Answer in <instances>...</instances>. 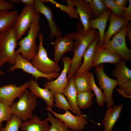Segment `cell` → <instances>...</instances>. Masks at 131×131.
Listing matches in <instances>:
<instances>
[{
    "label": "cell",
    "instance_id": "obj_36",
    "mask_svg": "<svg viewBox=\"0 0 131 131\" xmlns=\"http://www.w3.org/2000/svg\"><path fill=\"white\" fill-rule=\"evenodd\" d=\"M128 5L124 9L120 16L124 20L128 21H131V0H129Z\"/></svg>",
    "mask_w": 131,
    "mask_h": 131
},
{
    "label": "cell",
    "instance_id": "obj_34",
    "mask_svg": "<svg viewBox=\"0 0 131 131\" xmlns=\"http://www.w3.org/2000/svg\"><path fill=\"white\" fill-rule=\"evenodd\" d=\"M12 115L11 112L10 107L0 101V130L2 127L3 122L9 121Z\"/></svg>",
    "mask_w": 131,
    "mask_h": 131
},
{
    "label": "cell",
    "instance_id": "obj_6",
    "mask_svg": "<svg viewBox=\"0 0 131 131\" xmlns=\"http://www.w3.org/2000/svg\"><path fill=\"white\" fill-rule=\"evenodd\" d=\"M40 13L33 6L25 5L16 18L14 26L17 41L20 40L30 28L31 24L39 22Z\"/></svg>",
    "mask_w": 131,
    "mask_h": 131
},
{
    "label": "cell",
    "instance_id": "obj_25",
    "mask_svg": "<svg viewBox=\"0 0 131 131\" xmlns=\"http://www.w3.org/2000/svg\"><path fill=\"white\" fill-rule=\"evenodd\" d=\"M112 72V76L116 78L118 85L122 84L131 79V70L127 66L125 60L122 59L115 65Z\"/></svg>",
    "mask_w": 131,
    "mask_h": 131
},
{
    "label": "cell",
    "instance_id": "obj_38",
    "mask_svg": "<svg viewBox=\"0 0 131 131\" xmlns=\"http://www.w3.org/2000/svg\"><path fill=\"white\" fill-rule=\"evenodd\" d=\"M13 7L14 4L7 0H0V11L11 10Z\"/></svg>",
    "mask_w": 131,
    "mask_h": 131
},
{
    "label": "cell",
    "instance_id": "obj_4",
    "mask_svg": "<svg viewBox=\"0 0 131 131\" xmlns=\"http://www.w3.org/2000/svg\"><path fill=\"white\" fill-rule=\"evenodd\" d=\"M17 41L14 27L0 33V53L2 57L0 67L7 62L12 66L14 65Z\"/></svg>",
    "mask_w": 131,
    "mask_h": 131
},
{
    "label": "cell",
    "instance_id": "obj_39",
    "mask_svg": "<svg viewBox=\"0 0 131 131\" xmlns=\"http://www.w3.org/2000/svg\"><path fill=\"white\" fill-rule=\"evenodd\" d=\"M116 4L119 7L123 9H125L126 7L127 0H114Z\"/></svg>",
    "mask_w": 131,
    "mask_h": 131
},
{
    "label": "cell",
    "instance_id": "obj_2",
    "mask_svg": "<svg viewBox=\"0 0 131 131\" xmlns=\"http://www.w3.org/2000/svg\"><path fill=\"white\" fill-rule=\"evenodd\" d=\"M38 98L26 89L18 100L10 106L11 112L18 119L26 121L32 118L33 111L35 108Z\"/></svg>",
    "mask_w": 131,
    "mask_h": 131
},
{
    "label": "cell",
    "instance_id": "obj_9",
    "mask_svg": "<svg viewBox=\"0 0 131 131\" xmlns=\"http://www.w3.org/2000/svg\"><path fill=\"white\" fill-rule=\"evenodd\" d=\"M17 69H21L24 72L30 74L37 81L39 78L43 77L49 81H52L53 79L57 78L60 74L59 73H57L46 74L41 73L33 65L31 61L25 59L19 53L16 54L15 64L8 68V71L12 72Z\"/></svg>",
    "mask_w": 131,
    "mask_h": 131
},
{
    "label": "cell",
    "instance_id": "obj_5",
    "mask_svg": "<svg viewBox=\"0 0 131 131\" xmlns=\"http://www.w3.org/2000/svg\"><path fill=\"white\" fill-rule=\"evenodd\" d=\"M41 29L39 22L32 23L28 31L27 35L18 42L19 47L16 50V54H20L25 59L31 61L38 49L36 43L37 37Z\"/></svg>",
    "mask_w": 131,
    "mask_h": 131
},
{
    "label": "cell",
    "instance_id": "obj_42",
    "mask_svg": "<svg viewBox=\"0 0 131 131\" xmlns=\"http://www.w3.org/2000/svg\"><path fill=\"white\" fill-rule=\"evenodd\" d=\"M116 90L121 96L125 98H131V96L127 95L123 91L119 89L116 88Z\"/></svg>",
    "mask_w": 131,
    "mask_h": 131
},
{
    "label": "cell",
    "instance_id": "obj_37",
    "mask_svg": "<svg viewBox=\"0 0 131 131\" xmlns=\"http://www.w3.org/2000/svg\"><path fill=\"white\" fill-rule=\"evenodd\" d=\"M119 87V89L127 95L131 96V79L123 83Z\"/></svg>",
    "mask_w": 131,
    "mask_h": 131
},
{
    "label": "cell",
    "instance_id": "obj_18",
    "mask_svg": "<svg viewBox=\"0 0 131 131\" xmlns=\"http://www.w3.org/2000/svg\"><path fill=\"white\" fill-rule=\"evenodd\" d=\"M29 88L30 91L37 98L45 101L47 107L52 109L54 106V93L46 88H41L37 81L31 79L29 81Z\"/></svg>",
    "mask_w": 131,
    "mask_h": 131
},
{
    "label": "cell",
    "instance_id": "obj_32",
    "mask_svg": "<svg viewBox=\"0 0 131 131\" xmlns=\"http://www.w3.org/2000/svg\"><path fill=\"white\" fill-rule=\"evenodd\" d=\"M41 0L44 3L49 2L55 5L56 7L60 8L63 11L67 12L69 16L72 18L77 19L79 18L77 11L73 7L61 5L52 0Z\"/></svg>",
    "mask_w": 131,
    "mask_h": 131
},
{
    "label": "cell",
    "instance_id": "obj_3",
    "mask_svg": "<svg viewBox=\"0 0 131 131\" xmlns=\"http://www.w3.org/2000/svg\"><path fill=\"white\" fill-rule=\"evenodd\" d=\"M39 44L37 52L31 60V63L36 69L41 73L49 74L59 73L61 70L58 64L48 57L46 50L43 46V34L38 35Z\"/></svg>",
    "mask_w": 131,
    "mask_h": 131
},
{
    "label": "cell",
    "instance_id": "obj_31",
    "mask_svg": "<svg viewBox=\"0 0 131 131\" xmlns=\"http://www.w3.org/2000/svg\"><path fill=\"white\" fill-rule=\"evenodd\" d=\"M93 9L95 18L102 15L108 8L102 0H87Z\"/></svg>",
    "mask_w": 131,
    "mask_h": 131
},
{
    "label": "cell",
    "instance_id": "obj_26",
    "mask_svg": "<svg viewBox=\"0 0 131 131\" xmlns=\"http://www.w3.org/2000/svg\"><path fill=\"white\" fill-rule=\"evenodd\" d=\"M86 77L90 89L93 91L96 96L98 105L101 106H103L106 103L105 97L101 90L97 85L93 73L91 72L87 73Z\"/></svg>",
    "mask_w": 131,
    "mask_h": 131
},
{
    "label": "cell",
    "instance_id": "obj_15",
    "mask_svg": "<svg viewBox=\"0 0 131 131\" xmlns=\"http://www.w3.org/2000/svg\"><path fill=\"white\" fill-rule=\"evenodd\" d=\"M123 59L116 53L104 49L97 44L96 46L93 66L104 63H109L115 65Z\"/></svg>",
    "mask_w": 131,
    "mask_h": 131
},
{
    "label": "cell",
    "instance_id": "obj_10",
    "mask_svg": "<svg viewBox=\"0 0 131 131\" xmlns=\"http://www.w3.org/2000/svg\"><path fill=\"white\" fill-rule=\"evenodd\" d=\"M71 59L69 57H65L62 58L63 68L58 77L54 80L49 81L44 84L45 88L51 91L54 93L63 94L69 82L67 75L71 65Z\"/></svg>",
    "mask_w": 131,
    "mask_h": 131
},
{
    "label": "cell",
    "instance_id": "obj_27",
    "mask_svg": "<svg viewBox=\"0 0 131 131\" xmlns=\"http://www.w3.org/2000/svg\"><path fill=\"white\" fill-rule=\"evenodd\" d=\"M94 94L91 90L77 93L76 102L78 107L81 109H85L92 104Z\"/></svg>",
    "mask_w": 131,
    "mask_h": 131
},
{
    "label": "cell",
    "instance_id": "obj_16",
    "mask_svg": "<svg viewBox=\"0 0 131 131\" xmlns=\"http://www.w3.org/2000/svg\"><path fill=\"white\" fill-rule=\"evenodd\" d=\"M51 43L54 49V61L57 64L65 53L73 50V41L66 34L56 37L55 41Z\"/></svg>",
    "mask_w": 131,
    "mask_h": 131
},
{
    "label": "cell",
    "instance_id": "obj_17",
    "mask_svg": "<svg viewBox=\"0 0 131 131\" xmlns=\"http://www.w3.org/2000/svg\"><path fill=\"white\" fill-rule=\"evenodd\" d=\"M99 38L98 33L96 39L90 43L86 49L83 56V62L76 71L74 75L87 73L91 69L93 66L95 49Z\"/></svg>",
    "mask_w": 131,
    "mask_h": 131
},
{
    "label": "cell",
    "instance_id": "obj_11",
    "mask_svg": "<svg viewBox=\"0 0 131 131\" xmlns=\"http://www.w3.org/2000/svg\"><path fill=\"white\" fill-rule=\"evenodd\" d=\"M46 108L51 112L56 118L62 121L72 130L81 131L88 123L86 116L83 114L79 116L74 115L68 110L66 111L64 114H59L50 108L47 107Z\"/></svg>",
    "mask_w": 131,
    "mask_h": 131
},
{
    "label": "cell",
    "instance_id": "obj_14",
    "mask_svg": "<svg viewBox=\"0 0 131 131\" xmlns=\"http://www.w3.org/2000/svg\"><path fill=\"white\" fill-rule=\"evenodd\" d=\"M33 6L39 13L43 15L46 18L50 30V36L51 41L53 37L61 36V31L59 29L53 19V13L51 9L46 5L41 0H35Z\"/></svg>",
    "mask_w": 131,
    "mask_h": 131
},
{
    "label": "cell",
    "instance_id": "obj_30",
    "mask_svg": "<svg viewBox=\"0 0 131 131\" xmlns=\"http://www.w3.org/2000/svg\"><path fill=\"white\" fill-rule=\"evenodd\" d=\"M54 100L55 101L54 106L66 111L70 110L73 113L69 102L63 94L54 93Z\"/></svg>",
    "mask_w": 131,
    "mask_h": 131
},
{
    "label": "cell",
    "instance_id": "obj_22",
    "mask_svg": "<svg viewBox=\"0 0 131 131\" xmlns=\"http://www.w3.org/2000/svg\"><path fill=\"white\" fill-rule=\"evenodd\" d=\"M48 121L42 120L35 115L28 121L22 122L20 128L21 131H48L50 125Z\"/></svg>",
    "mask_w": 131,
    "mask_h": 131
},
{
    "label": "cell",
    "instance_id": "obj_19",
    "mask_svg": "<svg viewBox=\"0 0 131 131\" xmlns=\"http://www.w3.org/2000/svg\"><path fill=\"white\" fill-rule=\"evenodd\" d=\"M109 25L107 30L105 33L104 44L108 42L113 36L117 34L125 25L129 23V22L111 11L109 15Z\"/></svg>",
    "mask_w": 131,
    "mask_h": 131
},
{
    "label": "cell",
    "instance_id": "obj_35",
    "mask_svg": "<svg viewBox=\"0 0 131 131\" xmlns=\"http://www.w3.org/2000/svg\"><path fill=\"white\" fill-rule=\"evenodd\" d=\"M108 8L116 15L120 16L124 9L120 8L115 3L114 0H102Z\"/></svg>",
    "mask_w": 131,
    "mask_h": 131
},
{
    "label": "cell",
    "instance_id": "obj_8",
    "mask_svg": "<svg viewBox=\"0 0 131 131\" xmlns=\"http://www.w3.org/2000/svg\"><path fill=\"white\" fill-rule=\"evenodd\" d=\"M95 72L100 89L102 90L106 98V103L108 108L114 105L112 98L113 90L118 85L116 80L109 77L105 74L103 64L98 65L95 67Z\"/></svg>",
    "mask_w": 131,
    "mask_h": 131
},
{
    "label": "cell",
    "instance_id": "obj_44",
    "mask_svg": "<svg viewBox=\"0 0 131 131\" xmlns=\"http://www.w3.org/2000/svg\"><path fill=\"white\" fill-rule=\"evenodd\" d=\"M5 74V72L0 69V76L1 75H4Z\"/></svg>",
    "mask_w": 131,
    "mask_h": 131
},
{
    "label": "cell",
    "instance_id": "obj_7",
    "mask_svg": "<svg viewBox=\"0 0 131 131\" xmlns=\"http://www.w3.org/2000/svg\"><path fill=\"white\" fill-rule=\"evenodd\" d=\"M128 23L125 25L112 40L101 47L116 53L125 61H130L131 51L127 47L126 41V33Z\"/></svg>",
    "mask_w": 131,
    "mask_h": 131
},
{
    "label": "cell",
    "instance_id": "obj_13",
    "mask_svg": "<svg viewBox=\"0 0 131 131\" xmlns=\"http://www.w3.org/2000/svg\"><path fill=\"white\" fill-rule=\"evenodd\" d=\"M70 4L76 7V10L85 30H89L90 20L95 18L92 6L87 0H67Z\"/></svg>",
    "mask_w": 131,
    "mask_h": 131
},
{
    "label": "cell",
    "instance_id": "obj_33",
    "mask_svg": "<svg viewBox=\"0 0 131 131\" xmlns=\"http://www.w3.org/2000/svg\"><path fill=\"white\" fill-rule=\"evenodd\" d=\"M22 121L13 115L10 119L7 122L5 126L2 127L0 131H19V129Z\"/></svg>",
    "mask_w": 131,
    "mask_h": 131
},
{
    "label": "cell",
    "instance_id": "obj_45",
    "mask_svg": "<svg viewBox=\"0 0 131 131\" xmlns=\"http://www.w3.org/2000/svg\"><path fill=\"white\" fill-rule=\"evenodd\" d=\"M2 56L0 54V63L2 60Z\"/></svg>",
    "mask_w": 131,
    "mask_h": 131
},
{
    "label": "cell",
    "instance_id": "obj_28",
    "mask_svg": "<svg viewBox=\"0 0 131 131\" xmlns=\"http://www.w3.org/2000/svg\"><path fill=\"white\" fill-rule=\"evenodd\" d=\"M87 73L73 76L74 84L77 93L91 90L87 78Z\"/></svg>",
    "mask_w": 131,
    "mask_h": 131
},
{
    "label": "cell",
    "instance_id": "obj_20",
    "mask_svg": "<svg viewBox=\"0 0 131 131\" xmlns=\"http://www.w3.org/2000/svg\"><path fill=\"white\" fill-rule=\"evenodd\" d=\"M123 106V104H120L108 108L102 121L104 131H112L115 124L120 117Z\"/></svg>",
    "mask_w": 131,
    "mask_h": 131
},
{
    "label": "cell",
    "instance_id": "obj_12",
    "mask_svg": "<svg viewBox=\"0 0 131 131\" xmlns=\"http://www.w3.org/2000/svg\"><path fill=\"white\" fill-rule=\"evenodd\" d=\"M29 86V82H27L19 86L10 84L0 87V101L10 107L14 100L19 98Z\"/></svg>",
    "mask_w": 131,
    "mask_h": 131
},
{
    "label": "cell",
    "instance_id": "obj_41",
    "mask_svg": "<svg viewBox=\"0 0 131 131\" xmlns=\"http://www.w3.org/2000/svg\"><path fill=\"white\" fill-rule=\"evenodd\" d=\"M35 0H20V3L28 5L33 6Z\"/></svg>",
    "mask_w": 131,
    "mask_h": 131
},
{
    "label": "cell",
    "instance_id": "obj_40",
    "mask_svg": "<svg viewBox=\"0 0 131 131\" xmlns=\"http://www.w3.org/2000/svg\"><path fill=\"white\" fill-rule=\"evenodd\" d=\"M127 37L130 42H131V24H128L126 33Z\"/></svg>",
    "mask_w": 131,
    "mask_h": 131
},
{
    "label": "cell",
    "instance_id": "obj_1",
    "mask_svg": "<svg viewBox=\"0 0 131 131\" xmlns=\"http://www.w3.org/2000/svg\"><path fill=\"white\" fill-rule=\"evenodd\" d=\"M75 32L66 34L72 40L73 44V57L71 59L67 78L69 81L75 74L82 64L83 54L90 43L96 38L98 32L97 29L93 28L86 31L80 21L77 26Z\"/></svg>",
    "mask_w": 131,
    "mask_h": 131
},
{
    "label": "cell",
    "instance_id": "obj_29",
    "mask_svg": "<svg viewBox=\"0 0 131 131\" xmlns=\"http://www.w3.org/2000/svg\"><path fill=\"white\" fill-rule=\"evenodd\" d=\"M45 119L51 123L48 131H72L62 121L58 118H54L50 112L48 113L47 117Z\"/></svg>",
    "mask_w": 131,
    "mask_h": 131
},
{
    "label": "cell",
    "instance_id": "obj_43",
    "mask_svg": "<svg viewBox=\"0 0 131 131\" xmlns=\"http://www.w3.org/2000/svg\"><path fill=\"white\" fill-rule=\"evenodd\" d=\"M7 0L13 4L15 3L19 4L20 3V0Z\"/></svg>",
    "mask_w": 131,
    "mask_h": 131
},
{
    "label": "cell",
    "instance_id": "obj_21",
    "mask_svg": "<svg viewBox=\"0 0 131 131\" xmlns=\"http://www.w3.org/2000/svg\"><path fill=\"white\" fill-rule=\"evenodd\" d=\"M111 11L107 9L101 15L94 19H90L89 22V30L94 28L98 30L99 38L97 44L101 46L104 44L105 30Z\"/></svg>",
    "mask_w": 131,
    "mask_h": 131
},
{
    "label": "cell",
    "instance_id": "obj_24",
    "mask_svg": "<svg viewBox=\"0 0 131 131\" xmlns=\"http://www.w3.org/2000/svg\"><path fill=\"white\" fill-rule=\"evenodd\" d=\"M63 94L67 98L73 113L77 116L82 115V112L77 104V92L74 84L73 77L69 80L68 84Z\"/></svg>",
    "mask_w": 131,
    "mask_h": 131
},
{
    "label": "cell",
    "instance_id": "obj_23",
    "mask_svg": "<svg viewBox=\"0 0 131 131\" xmlns=\"http://www.w3.org/2000/svg\"><path fill=\"white\" fill-rule=\"evenodd\" d=\"M18 15L16 10L0 11V33L13 28Z\"/></svg>",
    "mask_w": 131,
    "mask_h": 131
}]
</instances>
